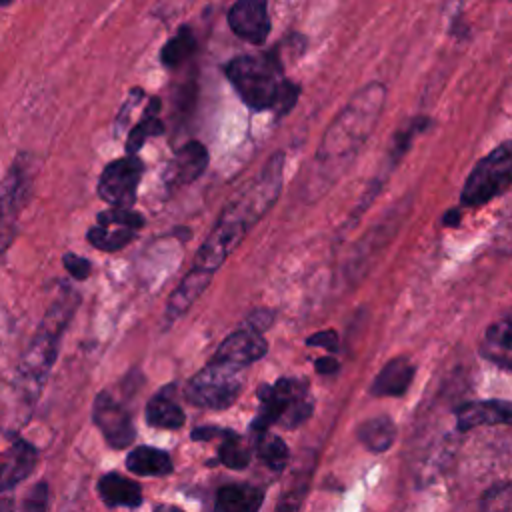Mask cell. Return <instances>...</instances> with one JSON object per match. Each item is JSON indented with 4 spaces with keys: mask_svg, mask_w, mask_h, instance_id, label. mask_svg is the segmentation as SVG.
Here are the masks:
<instances>
[{
    "mask_svg": "<svg viewBox=\"0 0 512 512\" xmlns=\"http://www.w3.org/2000/svg\"><path fill=\"white\" fill-rule=\"evenodd\" d=\"M228 430H224V428H214V426H202V428H196V430H192V440H212V438H216V436H224Z\"/></svg>",
    "mask_w": 512,
    "mask_h": 512,
    "instance_id": "obj_36",
    "label": "cell"
},
{
    "mask_svg": "<svg viewBox=\"0 0 512 512\" xmlns=\"http://www.w3.org/2000/svg\"><path fill=\"white\" fill-rule=\"evenodd\" d=\"M284 152L268 158L256 178L242 186L234 198L224 206L216 226L206 236L196 252L194 266L200 272L214 274L222 262L236 250L250 228L272 208L282 190Z\"/></svg>",
    "mask_w": 512,
    "mask_h": 512,
    "instance_id": "obj_1",
    "label": "cell"
},
{
    "mask_svg": "<svg viewBox=\"0 0 512 512\" xmlns=\"http://www.w3.org/2000/svg\"><path fill=\"white\" fill-rule=\"evenodd\" d=\"M208 166V150L202 142L190 140L180 146L168 164L166 182L172 186H182L198 180Z\"/></svg>",
    "mask_w": 512,
    "mask_h": 512,
    "instance_id": "obj_14",
    "label": "cell"
},
{
    "mask_svg": "<svg viewBox=\"0 0 512 512\" xmlns=\"http://www.w3.org/2000/svg\"><path fill=\"white\" fill-rule=\"evenodd\" d=\"M196 50L194 34L188 26H180V30L162 46L160 50V62L168 68L180 66L184 60H188Z\"/></svg>",
    "mask_w": 512,
    "mask_h": 512,
    "instance_id": "obj_25",
    "label": "cell"
},
{
    "mask_svg": "<svg viewBox=\"0 0 512 512\" xmlns=\"http://www.w3.org/2000/svg\"><path fill=\"white\" fill-rule=\"evenodd\" d=\"M86 240L90 246L102 252H118L124 246H128L132 240H136L134 230L126 228H102V226H92L86 232Z\"/></svg>",
    "mask_w": 512,
    "mask_h": 512,
    "instance_id": "obj_27",
    "label": "cell"
},
{
    "mask_svg": "<svg viewBox=\"0 0 512 512\" xmlns=\"http://www.w3.org/2000/svg\"><path fill=\"white\" fill-rule=\"evenodd\" d=\"M460 218H462V212L458 208H452L448 210L444 216H442V224L444 226H458L460 224Z\"/></svg>",
    "mask_w": 512,
    "mask_h": 512,
    "instance_id": "obj_38",
    "label": "cell"
},
{
    "mask_svg": "<svg viewBox=\"0 0 512 512\" xmlns=\"http://www.w3.org/2000/svg\"><path fill=\"white\" fill-rule=\"evenodd\" d=\"M78 304V292L72 290L68 284H62L54 302L44 312L40 326L34 332V338L30 340L28 348L20 358L18 376L24 380L28 388H32L34 394L42 390V384L50 374L52 364L56 362L62 334L68 328Z\"/></svg>",
    "mask_w": 512,
    "mask_h": 512,
    "instance_id": "obj_4",
    "label": "cell"
},
{
    "mask_svg": "<svg viewBox=\"0 0 512 512\" xmlns=\"http://www.w3.org/2000/svg\"><path fill=\"white\" fill-rule=\"evenodd\" d=\"M62 264L66 268V272L74 278V280H86L92 274V262L84 256H78L74 252H66L62 256Z\"/></svg>",
    "mask_w": 512,
    "mask_h": 512,
    "instance_id": "obj_32",
    "label": "cell"
},
{
    "mask_svg": "<svg viewBox=\"0 0 512 512\" xmlns=\"http://www.w3.org/2000/svg\"><path fill=\"white\" fill-rule=\"evenodd\" d=\"M228 26L238 38L256 46L264 44L270 32L268 4L262 0H240L232 4L228 10Z\"/></svg>",
    "mask_w": 512,
    "mask_h": 512,
    "instance_id": "obj_11",
    "label": "cell"
},
{
    "mask_svg": "<svg viewBox=\"0 0 512 512\" xmlns=\"http://www.w3.org/2000/svg\"><path fill=\"white\" fill-rule=\"evenodd\" d=\"M92 420L96 428L102 432L108 446L116 450L126 448L136 436L130 412L106 390H102L94 398Z\"/></svg>",
    "mask_w": 512,
    "mask_h": 512,
    "instance_id": "obj_10",
    "label": "cell"
},
{
    "mask_svg": "<svg viewBox=\"0 0 512 512\" xmlns=\"http://www.w3.org/2000/svg\"><path fill=\"white\" fill-rule=\"evenodd\" d=\"M48 508V484L36 482L24 496L22 512H46Z\"/></svg>",
    "mask_w": 512,
    "mask_h": 512,
    "instance_id": "obj_31",
    "label": "cell"
},
{
    "mask_svg": "<svg viewBox=\"0 0 512 512\" xmlns=\"http://www.w3.org/2000/svg\"><path fill=\"white\" fill-rule=\"evenodd\" d=\"M144 174V162L138 156H122L106 164L98 178V196L112 208L132 210L136 190Z\"/></svg>",
    "mask_w": 512,
    "mask_h": 512,
    "instance_id": "obj_9",
    "label": "cell"
},
{
    "mask_svg": "<svg viewBox=\"0 0 512 512\" xmlns=\"http://www.w3.org/2000/svg\"><path fill=\"white\" fill-rule=\"evenodd\" d=\"M306 346H320V348L328 350L332 356L334 352H338V334H336V330L316 332L310 338H306Z\"/></svg>",
    "mask_w": 512,
    "mask_h": 512,
    "instance_id": "obj_33",
    "label": "cell"
},
{
    "mask_svg": "<svg viewBox=\"0 0 512 512\" xmlns=\"http://www.w3.org/2000/svg\"><path fill=\"white\" fill-rule=\"evenodd\" d=\"M142 98H144V90H142V88H132V90H130L128 100H126V104L122 106V110H120V114H118V118H116V132L122 130V124H124V120L130 116V110H132Z\"/></svg>",
    "mask_w": 512,
    "mask_h": 512,
    "instance_id": "obj_35",
    "label": "cell"
},
{
    "mask_svg": "<svg viewBox=\"0 0 512 512\" xmlns=\"http://www.w3.org/2000/svg\"><path fill=\"white\" fill-rule=\"evenodd\" d=\"M318 374H336L338 372V360L334 356H322L314 360Z\"/></svg>",
    "mask_w": 512,
    "mask_h": 512,
    "instance_id": "obj_37",
    "label": "cell"
},
{
    "mask_svg": "<svg viewBox=\"0 0 512 512\" xmlns=\"http://www.w3.org/2000/svg\"><path fill=\"white\" fill-rule=\"evenodd\" d=\"M512 330H510V316H504L488 326L484 340L480 344V354L490 360L492 364L500 366L502 370H510V346Z\"/></svg>",
    "mask_w": 512,
    "mask_h": 512,
    "instance_id": "obj_19",
    "label": "cell"
},
{
    "mask_svg": "<svg viewBox=\"0 0 512 512\" xmlns=\"http://www.w3.org/2000/svg\"><path fill=\"white\" fill-rule=\"evenodd\" d=\"M384 100L386 88L380 82L364 86L348 100L320 140L316 162L324 172L336 174L356 156L376 126Z\"/></svg>",
    "mask_w": 512,
    "mask_h": 512,
    "instance_id": "obj_2",
    "label": "cell"
},
{
    "mask_svg": "<svg viewBox=\"0 0 512 512\" xmlns=\"http://www.w3.org/2000/svg\"><path fill=\"white\" fill-rule=\"evenodd\" d=\"M254 448L258 458L274 472L284 470L286 462H288V446L284 444V440L280 436L268 434V432H256V440H254Z\"/></svg>",
    "mask_w": 512,
    "mask_h": 512,
    "instance_id": "obj_26",
    "label": "cell"
},
{
    "mask_svg": "<svg viewBox=\"0 0 512 512\" xmlns=\"http://www.w3.org/2000/svg\"><path fill=\"white\" fill-rule=\"evenodd\" d=\"M224 74L252 110L286 114L300 96V86L284 78L278 50L236 56L224 66Z\"/></svg>",
    "mask_w": 512,
    "mask_h": 512,
    "instance_id": "obj_3",
    "label": "cell"
},
{
    "mask_svg": "<svg viewBox=\"0 0 512 512\" xmlns=\"http://www.w3.org/2000/svg\"><path fill=\"white\" fill-rule=\"evenodd\" d=\"M96 226L102 228H126V230H140L144 226V216L136 210L124 208H108L96 214Z\"/></svg>",
    "mask_w": 512,
    "mask_h": 512,
    "instance_id": "obj_29",
    "label": "cell"
},
{
    "mask_svg": "<svg viewBox=\"0 0 512 512\" xmlns=\"http://www.w3.org/2000/svg\"><path fill=\"white\" fill-rule=\"evenodd\" d=\"M512 180V146L502 142L490 154H486L474 170L468 174L460 200L464 206H482L492 198L504 194Z\"/></svg>",
    "mask_w": 512,
    "mask_h": 512,
    "instance_id": "obj_8",
    "label": "cell"
},
{
    "mask_svg": "<svg viewBox=\"0 0 512 512\" xmlns=\"http://www.w3.org/2000/svg\"><path fill=\"white\" fill-rule=\"evenodd\" d=\"M264 492L252 484H226L216 494L214 512H258Z\"/></svg>",
    "mask_w": 512,
    "mask_h": 512,
    "instance_id": "obj_18",
    "label": "cell"
},
{
    "mask_svg": "<svg viewBox=\"0 0 512 512\" xmlns=\"http://www.w3.org/2000/svg\"><path fill=\"white\" fill-rule=\"evenodd\" d=\"M428 126H430V120H428L426 116H418V118H414L408 126L400 128V130L394 134V140H392L390 160H392V162H398V160L404 156V152L410 148L414 136L420 134V132H424Z\"/></svg>",
    "mask_w": 512,
    "mask_h": 512,
    "instance_id": "obj_30",
    "label": "cell"
},
{
    "mask_svg": "<svg viewBox=\"0 0 512 512\" xmlns=\"http://www.w3.org/2000/svg\"><path fill=\"white\" fill-rule=\"evenodd\" d=\"M154 512H184V510H180V508H176L172 504H160Z\"/></svg>",
    "mask_w": 512,
    "mask_h": 512,
    "instance_id": "obj_39",
    "label": "cell"
},
{
    "mask_svg": "<svg viewBox=\"0 0 512 512\" xmlns=\"http://www.w3.org/2000/svg\"><path fill=\"white\" fill-rule=\"evenodd\" d=\"M98 494L108 506L136 508L142 502L140 486L118 472H108L98 480Z\"/></svg>",
    "mask_w": 512,
    "mask_h": 512,
    "instance_id": "obj_20",
    "label": "cell"
},
{
    "mask_svg": "<svg viewBox=\"0 0 512 512\" xmlns=\"http://www.w3.org/2000/svg\"><path fill=\"white\" fill-rule=\"evenodd\" d=\"M160 98H150L146 110H144V116L140 118V122L128 132V138H126V154L128 156H136V152L144 146V142L148 138H154V136H160L164 132V124L162 120L158 118V112H160Z\"/></svg>",
    "mask_w": 512,
    "mask_h": 512,
    "instance_id": "obj_23",
    "label": "cell"
},
{
    "mask_svg": "<svg viewBox=\"0 0 512 512\" xmlns=\"http://www.w3.org/2000/svg\"><path fill=\"white\" fill-rule=\"evenodd\" d=\"M272 324H274V314H272L270 310H264V308L254 310V312L246 318V322H244L246 328H250V330H254V332H258V334L266 332Z\"/></svg>",
    "mask_w": 512,
    "mask_h": 512,
    "instance_id": "obj_34",
    "label": "cell"
},
{
    "mask_svg": "<svg viewBox=\"0 0 512 512\" xmlns=\"http://www.w3.org/2000/svg\"><path fill=\"white\" fill-rule=\"evenodd\" d=\"M34 158L20 152L0 182V256L12 246L18 234V218L32 196Z\"/></svg>",
    "mask_w": 512,
    "mask_h": 512,
    "instance_id": "obj_6",
    "label": "cell"
},
{
    "mask_svg": "<svg viewBox=\"0 0 512 512\" xmlns=\"http://www.w3.org/2000/svg\"><path fill=\"white\" fill-rule=\"evenodd\" d=\"M260 408L252 420V432H268L272 424L284 428H298L312 414V400L308 398V380L280 378L274 384L258 388Z\"/></svg>",
    "mask_w": 512,
    "mask_h": 512,
    "instance_id": "obj_5",
    "label": "cell"
},
{
    "mask_svg": "<svg viewBox=\"0 0 512 512\" xmlns=\"http://www.w3.org/2000/svg\"><path fill=\"white\" fill-rule=\"evenodd\" d=\"M210 280H212V274H206V272H200L196 268H190V272L182 278L178 288L168 298V304H166V318H168V322H174L182 314H186L188 308L208 288Z\"/></svg>",
    "mask_w": 512,
    "mask_h": 512,
    "instance_id": "obj_17",
    "label": "cell"
},
{
    "mask_svg": "<svg viewBox=\"0 0 512 512\" xmlns=\"http://www.w3.org/2000/svg\"><path fill=\"white\" fill-rule=\"evenodd\" d=\"M414 374H416V366L406 356H396L380 368V372L376 374L370 386V394L380 398L404 396L414 380Z\"/></svg>",
    "mask_w": 512,
    "mask_h": 512,
    "instance_id": "obj_16",
    "label": "cell"
},
{
    "mask_svg": "<svg viewBox=\"0 0 512 512\" xmlns=\"http://www.w3.org/2000/svg\"><path fill=\"white\" fill-rule=\"evenodd\" d=\"M126 468L138 476H166L172 472V460L160 448L138 446L128 452Z\"/></svg>",
    "mask_w": 512,
    "mask_h": 512,
    "instance_id": "obj_22",
    "label": "cell"
},
{
    "mask_svg": "<svg viewBox=\"0 0 512 512\" xmlns=\"http://www.w3.org/2000/svg\"><path fill=\"white\" fill-rule=\"evenodd\" d=\"M170 386L158 394H154L146 404V422L154 428L178 430L184 426V410L168 396Z\"/></svg>",
    "mask_w": 512,
    "mask_h": 512,
    "instance_id": "obj_21",
    "label": "cell"
},
{
    "mask_svg": "<svg viewBox=\"0 0 512 512\" xmlns=\"http://www.w3.org/2000/svg\"><path fill=\"white\" fill-rule=\"evenodd\" d=\"M218 460L226 466V468H232V470H240V468H246L248 462H250V452L248 448L242 444L240 436L232 430H228L224 436H222V444L218 448Z\"/></svg>",
    "mask_w": 512,
    "mask_h": 512,
    "instance_id": "obj_28",
    "label": "cell"
},
{
    "mask_svg": "<svg viewBox=\"0 0 512 512\" xmlns=\"http://www.w3.org/2000/svg\"><path fill=\"white\" fill-rule=\"evenodd\" d=\"M38 464V450L28 440H14L0 462V496H14V490L24 482Z\"/></svg>",
    "mask_w": 512,
    "mask_h": 512,
    "instance_id": "obj_13",
    "label": "cell"
},
{
    "mask_svg": "<svg viewBox=\"0 0 512 512\" xmlns=\"http://www.w3.org/2000/svg\"><path fill=\"white\" fill-rule=\"evenodd\" d=\"M268 352V342L262 334L250 330V328H240L232 332L214 352L212 362H226L234 364L240 368H246L254 364L256 360L264 358Z\"/></svg>",
    "mask_w": 512,
    "mask_h": 512,
    "instance_id": "obj_12",
    "label": "cell"
},
{
    "mask_svg": "<svg viewBox=\"0 0 512 512\" xmlns=\"http://www.w3.org/2000/svg\"><path fill=\"white\" fill-rule=\"evenodd\" d=\"M512 406L508 400H482L468 402L456 410V424L460 432H468L476 426L510 424Z\"/></svg>",
    "mask_w": 512,
    "mask_h": 512,
    "instance_id": "obj_15",
    "label": "cell"
},
{
    "mask_svg": "<svg viewBox=\"0 0 512 512\" xmlns=\"http://www.w3.org/2000/svg\"><path fill=\"white\" fill-rule=\"evenodd\" d=\"M358 440L372 452H386L396 438V426L388 416L364 420L356 430Z\"/></svg>",
    "mask_w": 512,
    "mask_h": 512,
    "instance_id": "obj_24",
    "label": "cell"
},
{
    "mask_svg": "<svg viewBox=\"0 0 512 512\" xmlns=\"http://www.w3.org/2000/svg\"><path fill=\"white\" fill-rule=\"evenodd\" d=\"M244 376V368L240 366L210 360L188 380L184 396L194 406L222 410L236 402L244 386Z\"/></svg>",
    "mask_w": 512,
    "mask_h": 512,
    "instance_id": "obj_7",
    "label": "cell"
}]
</instances>
